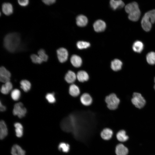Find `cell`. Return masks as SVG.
<instances>
[{"label": "cell", "instance_id": "cell-1", "mask_svg": "<svg viewBox=\"0 0 155 155\" xmlns=\"http://www.w3.org/2000/svg\"><path fill=\"white\" fill-rule=\"evenodd\" d=\"M21 42L20 35L17 33H10L5 37L3 41L5 48L10 52L16 51L18 48Z\"/></svg>", "mask_w": 155, "mask_h": 155}, {"label": "cell", "instance_id": "cell-2", "mask_svg": "<svg viewBox=\"0 0 155 155\" xmlns=\"http://www.w3.org/2000/svg\"><path fill=\"white\" fill-rule=\"evenodd\" d=\"M105 101L109 109L115 110L118 108L120 100L115 94L112 93L105 97Z\"/></svg>", "mask_w": 155, "mask_h": 155}, {"label": "cell", "instance_id": "cell-3", "mask_svg": "<svg viewBox=\"0 0 155 155\" xmlns=\"http://www.w3.org/2000/svg\"><path fill=\"white\" fill-rule=\"evenodd\" d=\"M132 103L135 106L139 109L145 106L146 101L141 94L138 92H134L131 99Z\"/></svg>", "mask_w": 155, "mask_h": 155}, {"label": "cell", "instance_id": "cell-4", "mask_svg": "<svg viewBox=\"0 0 155 155\" xmlns=\"http://www.w3.org/2000/svg\"><path fill=\"white\" fill-rule=\"evenodd\" d=\"M27 112L26 108L24 106L23 103L19 102L16 104L13 110V113L17 115L20 118L24 117Z\"/></svg>", "mask_w": 155, "mask_h": 155}, {"label": "cell", "instance_id": "cell-5", "mask_svg": "<svg viewBox=\"0 0 155 155\" xmlns=\"http://www.w3.org/2000/svg\"><path fill=\"white\" fill-rule=\"evenodd\" d=\"M11 74L10 72L3 66L0 68V80L1 82L5 83L9 82Z\"/></svg>", "mask_w": 155, "mask_h": 155}, {"label": "cell", "instance_id": "cell-6", "mask_svg": "<svg viewBox=\"0 0 155 155\" xmlns=\"http://www.w3.org/2000/svg\"><path fill=\"white\" fill-rule=\"evenodd\" d=\"M57 57L59 61L63 63L65 62L68 58V52L66 49L61 48L57 51Z\"/></svg>", "mask_w": 155, "mask_h": 155}, {"label": "cell", "instance_id": "cell-7", "mask_svg": "<svg viewBox=\"0 0 155 155\" xmlns=\"http://www.w3.org/2000/svg\"><path fill=\"white\" fill-rule=\"evenodd\" d=\"M81 103L85 106H89L92 103L93 100L91 96L87 93L83 94L80 98Z\"/></svg>", "mask_w": 155, "mask_h": 155}, {"label": "cell", "instance_id": "cell-8", "mask_svg": "<svg viewBox=\"0 0 155 155\" xmlns=\"http://www.w3.org/2000/svg\"><path fill=\"white\" fill-rule=\"evenodd\" d=\"M141 24L142 28L146 31H149L151 28L152 24L145 14L142 19Z\"/></svg>", "mask_w": 155, "mask_h": 155}, {"label": "cell", "instance_id": "cell-9", "mask_svg": "<svg viewBox=\"0 0 155 155\" xmlns=\"http://www.w3.org/2000/svg\"><path fill=\"white\" fill-rule=\"evenodd\" d=\"M76 79V74L73 71L71 70L67 71L64 77L65 80L69 84H73Z\"/></svg>", "mask_w": 155, "mask_h": 155}, {"label": "cell", "instance_id": "cell-10", "mask_svg": "<svg viewBox=\"0 0 155 155\" xmlns=\"http://www.w3.org/2000/svg\"><path fill=\"white\" fill-rule=\"evenodd\" d=\"M76 77L78 81L82 83L87 81L89 78V75L88 73L83 70H80L78 72Z\"/></svg>", "mask_w": 155, "mask_h": 155}, {"label": "cell", "instance_id": "cell-11", "mask_svg": "<svg viewBox=\"0 0 155 155\" xmlns=\"http://www.w3.org/2000/svg\"><path fill=\"white\" fill-rule=\"evenodd\" d=\"M106 27L105 23L104 21L100 20L96 21L93 24L94 29L97 32L103 31L105 30Z\"/></svg>", "mask_w": 155, "mask_h": 155}, {"label": "cell", "instance_id": "cell-12", "mask_svg": "<svg viewBox=\"0 0 155 155\" xmlns=\"http://www.w3.org/2000/svg\"><path fill=\"white\" fill-rule=\"evenodd\" d=\"M68 90L69 94L73 97H77L80 94V88L77 85L74 84L69 86Z\"/></svg>", "mask_w": 155, "mask_h": 155}, {"label": "cell", "instance_id": "cell-13", "mask_svg": "<svg viewBox=\"0 0 155 155\" xmlns=\"http://www.w3.org/2000/svg\"><path fill=\"white\" fill-rule=\"evenodd\" d=\"M70 62L71 64L75 67H80L82 64V60L81 58L79 56L74 55L71 57Z\"/></svg>", "mask_w": 155, "mask_h": 155}, {"label": "cell", "instance_id": "cell-14", "mask_svg": "<svg viewBox=\"0 0 155 155\" xmlns=\"http://www.w3.org/2000/svg\"><path fill=\"white\" fill-rule=\"evenodd\" d=\"M122 65V62L120 60L118 59H115L111 61V67L113 71H117L121 69Z\"/></svg>", "mask_w": 155, "mask_h": 155}, {"label": "cell", "instance_id": "cell-15", "mask_svg": "<svg viewBox=\"0 0 155 155\" xmlns=\"http://www.w3.org/2000/svg\"><path fill=\"white\" fill-rule=\"evenodd\" d=\"M8 130L5 122L2 120L0 122V138L4 139L7 135Z\"/></svg>", "mask_w": 155, "mask_h": 155}, {"label": "cell", "instance_id": "cell-16", "mask_svg": "<svg viewBox=\"0 0 155 155\" xmlns=\"http://www.w3.org/2000/svg\"><path fill=\"white\" fill-rule=\"evenodd\" d=\"M11 153L12 155H25L26 152L17 144H14L12 147Z\"/></svg>", "mask_w": 155, "mask_h": 155}, {"label": "cell", "instance_id": "cell-17", "mask_svg": "<svg viewBox=\"0 0 155 155\" xmlns=\"http://www.w3.org/2000/svg\"><path fill=\"white\" fill-rule=\"evenodd\" d=\"M138 9H139L138 5L135 2L130 3L125 7V11L128 14Z\"/></svg>", "mask_w": 155, "mask_h": 155}, {"label": "cell", "instance_id": "cell-18", "mask_svg": "<svg viewBox=\"0 0 155 155\" xmlns=\"http://www.w3.org/2000/svg\"><path fill=\"white\" fill-rule=\"evenodd\" d=\"M2 11L6 15L9 16L11 14L13 11L12 5L9 3H3L2 5Z\"/></svg>", "mask_w": 155, "mask_h": 155}, {"label": "cell", "instance_id": "cell-19", "mask_svg": "<svg viewBox=\"0 0 155 155\" xmlns=\"http://www.w3.org/2000/svg\"><path fill=\"white\" fill-rule=\"evenodd\" d=\"M128 149L122 144H118L116 147L115 152L117 155H127Z\"/></svg>", "mask_w": 155, "mask_h": 155}, {"label": "cell", "instance_id": "cell-20", "mask_svg": "<svg viewBox=\"0 0 155 155\" xmlns=\"http://www.w3.org/2000/svg\"><path fill=\"white\" fill-rule=\"evenodd\" d=\"M76 20L77 24L80 27H84L86 26L88 22L87 18L82 15L78 16L76 18Z\"/></svg>", "mask_w": 155, "mask_h": 155}, {"label": "cell", "instance_id": "cell-21", "mask_svg": "<svg viewBox=\"0 0 155 155\" xmlns=\"http://www.w3.org/2000/svg\"><path fill=\"white\" fill-rule=\"evenodd\" d=\"M110 3L111 7L114 10L122 8L125 5L123 2L121 0H111L110 1Z\"/></svg>", "mask_w": 155, "mask_h": 155}, {"label": "cell", "instance_id": "cell-22", "mask_svg": "<svg viewBox=\"0 0 155 155\" xmlns=\"http://www.w3.org/2000/svg\"><path fill=\"white\" fill-rule=\"evenodd\" d=\"M112 131L109 128H105L101 132V136L104 140H108L110 139L113 135Z\"/></svg>", "mask_w": 155, "mask_h": 155}, {"label": "cell", "instance_id": "cell-23", "mask_svg": "<svg viewBox=\"0 0 155 155\" xmlns=\"http://www.w3.org/2000/svg\"><path fill=\"white\" fill-rule=\"evenodd\" d=\"M144 46V44L141 41L137 40L133 43L132 49L134 52L137 53H140L142 51Z\"/></svg>", "mask_w": 155, "mask_h": 155}, {"label": "cell", "instance_id": "cell-24", "mask_svg": "<svg viewBox=\"0 0 155 155\" xmlns=\"http://www.w3.org/2000/svg\"><path fill=\"white\" fill-rule=\"evenodd\" d=\"M13 87L11 83L9 82L3 85L1 88V92L4 94H7L11 90Z\"/></svg>", "mask_w": 155, "mask_h": 155}, {"label": "cell", "instance_id": "cell-25", "mask_svg": "<svg viewBox=\"0 0 155 155\" xmlns=\"http://www.w3.org/2000/svg\"><path fill=\"white\" fill-rule=\"evenodd\" d=\"M15 128V131L16 135L18 137H21L23 135V126L19 122L15 123L14 124Z\"/></svg>", "mask_w": 155, "mask_h": 155}, {"label": "cell", "instance_id": "cell-26", "mask_svg": "<svg viewBox=\"0 0 155 155\" xmlns=\"http://www.w3.org/2000/svg\"><path fill=\"white\" fill-rule=\"evenodd\" d=\"M140 15L141 12L139 9L128 14V17L130 20L135 22L139 19Z\"/></svg>", "mask_w": 155, "mask_h": 155}, {"label": "cell", "instance_id": "cell-27", "mask_svg": "<svg viewBox=\"0 0 155 155\" xmlns=\"http://www.w3.org/2000/svg\"><path fill=\"white\" fill-rule=\"evenodd\" d=\"M20 87L25 92H28L30 89L31 84L27 80H22L20 82Z\"/></svg>", "mask_w": 155, "mask_h": 155}, {"label": "cell", "instance_id": "cell-28", "mask_svg": "<svg viewBox=\"0 0 155 155\" xmlns=\"http://www.w3.org/2000/svg\"><path fill=\"white\" fill-rule=\"evenodd\" d=\"M116 136L117 140L121 142H125L128 139V137L126 135L125 131L123 130L119 131L117 133Z\"/></svg>", "mask_w": 155, "mask_h": 155}, {"label": "cell", "instance_id": "cell-29", "mask_svg": "<svg viewBox=\"0 0 155 155\" xmlns=\"http://www.w3.org/2000/svg\"><path fill=\"white\" fill-rule=\"evenodd\" d=\"M146 60L148 63L151 65L155 64V52H150L146 56Z\"/></svg>", "mask_w": 155, "mask_h": 155}, {"label": "cell", "instance_id": "cell-30", "mask_svg": "<svg viewBox=\"0 0 155 155\" xmlns=\"http://www.w3.org/2000/svg\"><path fill=\"white\" fill-rule=\"evenodd\" d=\"M11 96L12 99L14 100H18L21 96V92L20 90L17 89H14L11 92Z\"/></svg>", "mask_w": 155, "mask_h": 155}, {"label": "cell", "instance_id": "cell-31", "mask_svg": "<svg viewBox=\"0 0 155 155\" xmlns=\"http://www.w3.org/2000/svg\"><path fill=\"white\" fill-rule=\"evenodd\" d=\"M58 149L59 150L67 153L68 152L69 150V145L65 142L60 143L58 146Z\"/></svg>", "mask_w": 155, "mask_h": 155}, {"label": "cell", "instance_id": "cell-32", "mask_svg": "<svg viewBox=\"0 0 155 155\" xmlns=\"http://www.w3.org/2000/svg\"><path fill=\"white\" fill-rule=\"evenodd\" d=\"M76 45L78 49H82L89 47L90 46V44L86 41H79L77 42Z\"/></svg>", "mask_w": 155, "mask_h": 155}, {"label": "cell", "instance_id": "cell-33", "mask_svg": "<svg viewBox=\"0 0 155 155\" xmlns=\"http://www.w3.org/2000/svg\"><path fill=\"white\" fill-rule=\"evenodd\" d=\"M38 53V55L43 61H46L48 58V56L45 53V51L42 49L39 50Z\"/></svg>", "mask_w": 155, "mask_h": 155}, {"label": "cell", "instance_id": "cell-34", "mask_svg": "<svg viewBox=\"0 0 155 155\" xmlns=\"http://www.w3.org/2000/svg\"><path fill=\"white\" fill-rule=\"evenodd\" d=\"M145 14L151 20L152 24L154 23L155 22V9L146 12Z\"/></svg>", "mask_w": 155, "mask_h": 155}, {"label": "cell", "instance_id": "cell-35", "mask_svg": "<svg viewBox=\"0 0 155 155\" xmlns=\"http://www.w3.org/2000/svg\"><path fill=\"white\" fill-rule=\"evenodd\" d=\"M30 58L32 61L35 63L41 64L43 61L40 57L38 55L33 54L30 56Z\"/></svg>", "mask_w": 155, "mask_h": 155}, {"label": "cell", "instance_id": "cell-36", "mask_svg": "<svg viewBox=\"0 0 155 155\" xmlns=\"http://www.w3.org/2000/svg\"><path fill=\"white\" fill-rule=\"evenodd\" d=\"M46 98L48 102L51 103H53L56 101V98L53 93H48L46 95Z\"/></svg>", "mask_w": 155, "mask_h": 155}, {"label": "cell", "instance_id": "cell-37", "mask_svg": "<svg viewBox=\"0 0 155 155\" xmlns=\"http://www.w3.org/2000/svg\"><path fill=\"white\" fill-rule=\"evenodd\" d=\"M18 3L20 5L22 6H25L27 5L29 1L28 0H18Z\"/></svg>", "mask_w": 155, "mask_h": 155}, {"label": "cell", "instance_id": "cell-38", "mask_svg": "<svg viewBox=\"0 0 155 155\" xmlns=\"http://www.w3.org/2000/svg\"><path fill=\"white\" fill-rule=\"evenodd\" d=\"M55 0H43L42 1L45 4L47 5H50L55 3Z\"/></svg>", "mask_w": 155, "mask_h": 155}, {"label": "cell", "instance_id": "cell-39", "mask_svg": "<svg viewBox=\"0 0 155 155\" xmlns=\"http://www.w3.org/2000/svg\"><path fill=\"white\" fill-rule=\"evenodd\" d=\"M6 107L4 105L1 103V101L0 102V110L1 111L3 112L5 111L6 110Z\"/></svg>", "mask_w": 155, "mask_h": 155}, {"label": "cell", "instance_id": "cell-40", "mask_svg": "<svg viewBox=\"0 0 155 155\" xmlns=\"http://www.w3.org/2000/svg\"><path fill=\"white\" fill-rule=\"evenodd\" d=\"M154 82H155V84H154V88L155 90V78H154Z\"/></svg>", "mask_w": 155, "mask_h": 155}]
</instances>
